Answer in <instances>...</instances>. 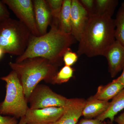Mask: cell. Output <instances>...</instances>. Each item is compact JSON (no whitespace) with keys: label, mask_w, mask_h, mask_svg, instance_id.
I'll return each instance as SVG.
<instances>
[{"label":"cell","mask_w":124,"mask_h":124,"mask_svg":"<svg viewBox=\"0 0 124 124\" xmlns=\"http://www.w3.org/2000/svg\"><path fill=\"white\" fill-rule=\"evenodd\" d=\"M121 6H123V7L124 8V2H122V4H121Z\"/></svg>","instance_id":"cell-30"},{"label":"cell","mask_w":124,"mask_h":124,"mask_svg":"<svg viewBox=\"0 0 124 124\" xmlns=\"http://www.w3.org/2000/svg\"><path fill=\"white\" fill-rule=\"evenodd\" d=\"M77 124H108L105 121H102L98 119H81Z\"/></svg>","instance_id":"cell-25"},{"label":"cell","mask_w":124,"mask_h":124,"mask_svg":"<svg viewBox=\"0 0 124 124\" xmlns=\"http://www.w3.org/2000/svg\"><path fill=\"white\" fill-rule=\"evenodd\" d=\"M52 16L51 24L59 27V18L62 5L63 0H46Z\"/></svg>","instance_id":"cell-20"},{"label":"cell","mask_w":124,"mask_h":124,"mask_svg":"<svg viewBox=\"0 0 124 124\" xmlns=\"http://www.w3.org/2000/svg\"><path fill=\"white\" fill-rule=\"evenodd\" d=\"M18 121L15 117L9 116H2L0 114V124H17Z\"/></svg>","instance_id":"cell-24"},{"label":"cell","mask_w":124,"mask_h":124,"mask_svg":"<svg viewBox=\"0 0 124 124\" xmlns=\"http://www.w3.org/2000/svg\"><path fill=\"white\" fill-rule=\"evenodd\" d=\"M89 16L79 0H72L71 8V34L79 41L86 23Z\"/></svg>","instance_id":"cell-9"},{"label":"cell","mask_w":124,"mask_h":124,"mask_svg":"<svg viewBox=\"0 0 124 124\" xmlns=\"http://www.w3.org/2000/svg\"><path fill=\"white\" fill-rule=\"evenodd\" d=\"M78 55L70 48L63 55V61L66 66L71 67L77 62Z\"/></svg>","instance_id":"cell-21"},{"label":"cell","mask_w":124,"mask_h":124,"mask_svg":"<svg viewBox=\"0 0 124 124\" xmlns=\"http://www.w3.org/2000/svg\"><path fill=\"white\" fill-rule=\"evenodd\" d=\"M50 25V30L44 35L36 36L31 34L26 50L18 56L16 62L28 58L40 57L58 67L62 64L63 55L77 40L71 34L62 32L54 24Z\"/></svg>","instance_id":"cell-1"},{"label":"cell","mask_w":124,"mask_h":124,"mask_svg":"<svg viewBox=\"0 0 124 124\" xmlns=\"http://www.w3.org/2000/svg\"><path fill=\"white\" fill-rule=\"evenodd\" d=\"M79 1L89 16L95 15V0H79Z\"/></svg>","instance_id":"cell-22"},{"label":"cell","mask_w":124,"mask_h":124,"mask_svg":"<svg viewBox=\"0 0 124 124\" xmlns=\"http://www.w3.org/2000/svg\"><path fill=\"white\" fill-rule=\"evenodd\" d=\"M36 23L40 36L47 33V28L51 24L52 16L46 0H33Z\"/></svg>","instance_id":"cell-12"},{"label":"cell","mask_w":124,"mask_h":124,"mask_svg":"<svg viewBox=\"0 0 124 124\" xmlns=\"http://www.w3.org/2000/svg\"><path fill=\"white\" fill-rule=\"evenodd\" d=\"M5 53L2 49L0 47V59H1Z\"/></svg>","instance_id":"cell-29"},{"label":"cell","mask_w":124,"mask_h":124,"mask_svg":"<svg viewBox=\"0 0 124 124\" xmlns=\"http://www.w3.org/2000/svg\"><path fill=\"white\" fill-rule=\"evenodd\" d=\"M111 77L114 78L124 68V46L116 40L104 54Z\"/></svg>","instance_id":"cell-10"},{"label":"cell","mask_w":124,"mask_h":124,"mask_svg":"<svg viewBox=\"0 0 124 124\" xmlns=\"http://www.w3.org/2000/svg\"><path fill=\"white\" fill-rule=\"evenodd\" d=\"M115 19L106 15L90 16L79 41L78 56L103 55L116 40Z\"/></svg>","instance_id":"cell-2"},{"label":"cell","mask_w":124,"mask_h":124,"mask_svg":"<svg viewBox=\"0 0 124 124\" xmlns=\"http://www.w3.org/2000/svg\"><path fill=\"white\" fill-rule=\"evenodd\" d=\"M17 124H27L25 121L24 116L20 118V121Z\"/></svg>","instance_id":"cell-28"},{"label":"cell","mask_w":124,"mask_h":124,"mask_svg":"<svg viewBox=\"0 0 124 124\" xmlns=\"http://www.w3.org/2000/svg\"><path fill=\"white\" fill-rule=\"evenodd\" d=\"M1 79L6 83V94L0 103V114L13 116L16 119L23 117L29 107L17 74L12 70Z\"/></svg>","instance_id":"cell-5"},{"label":"cell","mask_w":124,"mask_h":124,"mask_svg":"<svg viewBox=\"0 0 124 124\" xmlns=\"http://www.w3.org/2000/svg\"><path fill=\"white\" fill-rule=\"evenodd\" d=\"M31 34L22 22L9 18L0 22V47L5 54L20 56L26 50Z\"/></svg>","instance_id":"cell-4"},{"label":"cell","mask_w":124,"mask_h":124,"mask_svg":"<svg viewBox=\"0 0 124 124\" xmlns=\"http://www.w3.org/2000/svg\"><path fill=\"white\" fill-rule=\"evenodd\" d=\"M85 101L79 98L68 99L63 114L56 122L51 124H77L82 116Z\"/></svg>","instance_id":"cell-11"},{"label":"cell","mask_w":124,"mask_h":124,"mask_svg":"<svg viewBox=\"0 0 124 124\" xmlns=\"http://www.w3.org/2000/svg\"><path fill=\"white\" fill-rule=\"evenodd\" d=\"M10 14L7 9L6 5L0 0V22L10 18Z\"/></svg>","instance_id":"cell-23"},{"label":"cell","mask_w":124,"mask_h":124,"mask_svg":"<svg viewBox=\"0 0 124 124\" xmlns=\"http://www.w3.org/2000/svg\"><path fill=\"white\" fill-rule=\"evenodd\" d=\"M114 121L117 124H124V111L119 115L115 117Z\"/></svg>","instance_id":"cell-26"},{"label":"cell","mask_w":124,"mask_h":124,"mask_svg":"<svg viewBox=\"0 0 124 124\" xmlns=\"http://www.w3.org/2000/svg\"><path fill=\"white\" fill-rule=\"evenodd\" d=\"M64 110V107L38 109L29 108L24 116V119L27 124H51L61 117Z\"/></svg>","instance_id":"cell-8"},{"label":"cell","mask_w":124,"mask_h":124,"mask_svg":"<svg viewBox=\"0 0 124 124\" xmlns=\"http://www.w3.org/2000/svg\"><path fill=\"white\" fill-rule=\"evenodd\" d=\"M72 0H63L59 23V28L64 33L71 34V8Z\"/></svg>","instance_id":"cell-16"},{"label":"cell","mask_w":124,"mask_h":124,"mask_svg":"<svg viewBox=\"0 0 124 124\" xmlns=\"http://www.w3.org/2000/svg\"><path fill=\"white\" fill-rule=\"evenodd\" d=\"M114 80L116 82H119L124 86V68L122 70V72L121 75Z\"/></svg>","instance_id":"cell-27"},{"label":"cell","mask_w":124,"mask_h":124,"mask_svg":"<svg viewBox=\"0 0 124 124\" xmlns=\"http://www.w3.org/2000/svg\"><path fill=\"white\" fill-rule=\"evenodd\" d=\"M19 19L28 28L31 33L39 36L36 23L33 1L31 0H2Z\"/></svg>","instance_id":"cell-7"},{"label":"cell","mask_w":124,"mask_h":124,"mask_svg":"<svg viewBox=\"0 0 124 124\" xmlns=\"http://www.w3.org/2000/svg\"><path fill=\"white\" fill-rule=\"evenodd\" d=\"M94 15H106L112 17L119 1L117 0H95Z\"/></svg>","instance_id":"cell-17"},{"label":"cell","mask_w":124,"mask_h":124,"mask_svg":"<svg viewBox=\"0 0 124 124\" xmlns=\"http://www.w3.org/2000/svg\"><path fill=\"white\" fill-rule=\"evenodd\" d=\"M110 102L95 99L91 96L85 101L82 116L86 119L96 118L107 110Z\"/></svg>","instance_id":"cell-13"},{"label":"cell","mask_w":124,"mask_h":124,"mask_svg":"<svg viewBox=\"0 0 124 124\" xmlns=\"http://www.w3.org/2000/svg\"><path fill=\"white\" fill-rule=\"evenodd\" d=\"M115 37L124 46V8L121 5L116 16Z\"/></svg>","instance_id":"cell-18"},{"label":"cell","mask_w":124,"mask_h":124,"mask_svg":"<svg viewBox=\"0 0 124 124\" xmlns=\"http://www.w3.org/2000/svg\"><path fill=\"white\" fill-rule=\"evenodd\" d=\"M9 65L17 74L27 101L31 93L39 82L44 80L52 84L58 68L40 57L28 58L20 62H10Z\"/></svg>","instance_id":"cell-3"},{"label":"cell","mask_w":124,"mask_h":124,"mask_svg":"<svg viewBox=\"0 0 124 124\" xmlns=\"http://www.w3.org/2000/svg\"><path fill=\"white\" fill-rule=\"evenodd\" d=\"M124 88V85L113 80L106 85H100L97 93L93 96L98 100L108 101Z\"/></svg>","instance_id":"cell-15"},{"label":"cell","mask_w":124,"mask_h":124,"mask_svg":"<svg viewBox=\"0 0 124 124\" xmlns=\"http://www.w3.org/2000/svg\"><path fill=\"white\" fill-rule=\"evenodd\" d=\"M124 109V88L112 99L110 106L105 112L99 116L96 119L104 121L106 119L110 120L109 124H113L115 116Z\"/></svg>","instance_id":"cell-14"},{"label":"cell","mask_w":124,"mask_h":124,"mask_svg":"<svg viewBox=\"0 0 124 124\" xmlns=\"http://www.w3.org/2000/svg\"><path fill=\"white\" fill-rule=\"evenodd\" d=\"M68 100L64 96L54 92L47 85L38 84L31 93L28 102L30 104L29 108L32 109L64 107Z\"/></svg>","instance_id":"cell-6"},{"label":"cell","mask_w":124,"mask_h":124,"mask_svg":"<svg viewBox=\"0 0 124 124\" xmlns=\"http://www.w3.org/2000/svg\"><path fill=\"white\" fill-rule=\"evenodd\" d=\"M75 70L71 67L65 66L55 75L52 84H61L69 81L73 77Z\"/></svg>","instance_id":"cell-19"}]
</instances>
